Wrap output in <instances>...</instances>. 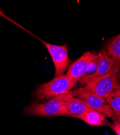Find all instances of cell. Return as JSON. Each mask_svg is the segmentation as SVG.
Returning a JSON list of instances; mask_svg holds the SVG:
<instances>
[{
	"label": "cell",
	"instance_id": "obj_14",
	"mask_svg": "<svg viewBox=\"0 0 120 135\" xmlns=\"http://www.w3.org/2000/svg\"><path fill=\"white\" fill-rule=\"evenodd\" d=\"M0 16H1V17H4V18H6V20H9V21H10V22H12V23H13L14 25H15L16 26H18L19 27H20L21 28H22V29H23V30H26V31H27V32H29L28 31H27L26 29H25L23 27H22L21 26H20V25H18L17 23H16V22H15V21H14L13 20H12L10 18H9V17H8L7 15H6V14L2 12V10L0 9Z\"/></svg>",
	"mask_w": 120,
	"mask_h": 135
},
{
	"label": "cell",
	"instance_id": "obj_3",
	"mask_svg": "<svg viewBox=\"0 0 120 135\" xmlns=\"http://www.w3.org/2000/svg\"><path fill=\"white\" fill-rule=\"evenodd\" d=\"M73 96L71 91L67 94L50 98L43 103H34L28 107L25 112L27 115L34 116H61L64 105Z\"/></svg>",
	"mask_w": 120,
	"mask_h": 135
},
{
	"label": "cell",
	"instance_id": "obj_7",
	"mask_svg": "<svg viewBox=\"0 0 120 135\" xmlns=\"http://www.w3.org/2000/svg\"><path fill=\"white\" fill-rule=\"evenodd\" d=\"M91 52H84L69 66L66 75L75 83L80 81L87 74Z\"/></svg>",
	"mask_w": 120,
	"mask_h": 135
},
{
	"label": "cell",
	"instance_id": "obj_4",
	"mask_svg": "<svg viewBox=\"0 0 120 135\" xmlns=\"http://www.w3.org/2000/svg\"><path fill=\"white\" fill-rule=\"evenodd\" d=\"M71 93L74 96L82 99L92 109L100 112L106 117L113 119L116 116L104 98L84 86L74 90Z\"/></svg>",
	"mask_w": 120,
	"mask_h": 135
},
{
	"label": "cell",
	"instance_id": "obj_10",
	"mask_svg": "<svg viewBox=\"0 0 120 135\" xmlns=\"http://www.w3.org/2000/svg\"><path fill=\"white\" fill-rule=\"evenodd\" d=\"M104 48L110 57L114 60L120 61V33L109 40Z\"/></svg>",
	"mask_w": 120,
	"mask_h": 135
},
{
	"label": "cell",
	"instance_id": "obj_2",
	"mask_svg": "<svg viewBox=\"0 0 120 135\" xmlns=\"http://www.w3.org/2000/svg\"><path fill=\"white\" fill-rule=\"evenodd\" d=\"M75 84L66 74H63L40 85L35 92V97L41 101L67 94Z\"/></svg>",
	"mask_w": 120,
	"mask_h": 135
},
{
	"label": "cell",
	"instance_id": "obj_8",
	"mask_svg": "<svg viewBox=\"0 0 120 135\" xmlns=\"http://www.w3.org/2000/svg\"><path fill=\"white\" fill-rule=\"evenodd\" d=\"M92 108L84 100L73 96L63 107L61 116H69L78 118Z\"/></svg>",
	"mask_w": 120,
	"mask_h": 135
},
{
	"label": "cell",
	"instance_id": "obj_1",
	"mask_svg": "<svg viewBox=\"0 0 120 135\" xmlns=\"http://www.w3.org/2000/svg\"><path fill=\"white\" fill-rule=\"evenodd\" d=\"M119 71L120 61H115L109 72L87 83L84 87L105 99L120 85Z\"/></svg>",
	"mask_w": 120,
	"mask_h": 135
},
{
	"label": "cell",
	"instance_id": "obj_13",
	"mask_svg": "<svg viewBox=\"0 0 120 135\" xmlns=\"http://www.w3.org/2000/svg\"><path fill=\"white\" fill-rule=\"evenodd\" d=\"M112 120L113 123L110 124L109 127H111L116 135H120V116L116 115Z\"/></svg>",
	"mask_w": 120,
	"mask_h": 135
},
{
	"label": "cell",
	"instance_id": "obj_11",
	"mask_svg": "<svg viewBox=\"0 0 120 135\" xmlns=\"http://www.w3.org/2000/svg\"><path fill=\"white\" fill-rule=\"evenodd\" d=\"M105 100L115 114L120 116V85Z\"/></svg>",
	"mask_w": 120,
	"mask_h": 135
},
{
	"label": "cell",
	"instance_id": "obj_5",
	"mask_svg": "<svg viewBox=\"0 0 120 135\" xmlns=\"http://www.w3.org/2000/svg\"><path fill=\"white\" fill-rule=\"evenodd\" d=\"M47 49L55 66V77L63 75L68 69L71 61L68 56V50L66 44L63 46L49 43L37 38Z\"/></svg>",
	"mask_w": 120,
	"mask_h": 135
},
{
	"label": "cell",
	"instance_id": "obj_12",
	"mask_svg": "<svg viewBox=\"0 0 120 135\" xmlns=\"http://www.w3.org/2000/svg\"><path fill=\"white\" fill-rule=\"evenodd\" d=\"M98 63H99V56H98V54L91 52L90 58L86 75H92L94 74L96 70Z\"/></svg>",
	"mask_w": 120,
	"mask_h": 135
},
{
	"label": "cell",
	"instance_id": "obj_6",
	"mask_svg": "<svg viewBox=\"0 0 120 135\" xmlns=\"http://www.w3.org/2000/svg\"><path fill=\"white\" fill-rule=\"evenodd\" d=\"M99 63L96 71L92 75H85L79 81L80 83L85 85L88 82L103 76L109 72L114 65L116 60H113L108 56L105 49L101 50L98 54Z\"/></svg>",
	"mask_w": 120,
	"mask_h": 135
},
{
	"label": "cell",
	"instance_id": "obj_15",
	"mask_svg": "<svg viewBox=\"0 0 120 135\" xmlns=\"http://www.w3.org/2000/svg\"><path fill=\"white\" fill-rule=\"evenodd\" d=\"M118 79L120 80V71L119 72V74H118Z\"/></svg>",
	"mask_w": 120,
	"mask_h": 135
},
{
	"label": "cell",
	"instance_id": "obj_9",
	"mask_svg": "<svg viewBox=\"0 0 120 135\" xmlns=\"http://www.w3.org/2000/svg\"><path fill=\"white\" fill-rule=\"evenodd\" d=\"M78 119H81L87 124L92 127H109L110 123L107 119L106 116L93 109L87 111Z\"/></svg>",
	"mask_w": 120,
	"mask_h": 135
}]
</instances>
